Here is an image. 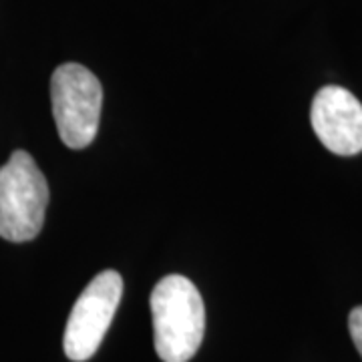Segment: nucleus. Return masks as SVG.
Listing matches in <instances>:
<instances>
[{"instance_id": "nucleus-1", "label": "nucleus", "mask_w": 362, "mask_h": 362, "mask_svg": "<svg viewBox=\"0 0 362 362\" xmlns=\"http://www.w3.org/2000/svg\"><path fill=\"white\" fill-rule=\"evenodd\" d=\"M153 342L163 362H187L206 334V306L195 284L180 274L161 278L149 298Z\"/></svg>"}, {"instance_id": "nucleus-2", "label": "nucleus", "mask_w": 362, "mask_h": 362, "mask_svg": "<svg viewBox=\"0 0 362 362\" xmlns=\"http://www.w3.org/2000/svg\"><path fill=\"white\" fill-rule=\"evenodd\" d=\"M49 183L30 153L14 151L0 168V238L21 244L42 230L49 207Z\"/></svg>"}, {"instance_id": "nucleus-3", "label": "nucleus", "mask_w": 362, "mask_h": 362, "mask_svg": "<svg viewBox=\"0 0 362 362\" xmlns=\"http://www.w3.org/2000/svg\"><path fill=\"white\" fill-rule=\"evenodd\" d=\"M51 103L61 141L69 149L89 147L101 121V81L78 63L57 66L51 77Z\"/></svg>"}, {"instance_id": "nucleus-4", "label": "nucleus", "mask_w": 362, "mask_h": 362, "mask_svg": "<svg viewBox=\"0 0 362 362\" xmlns=\"http://www.w3.org/2000/svg\"><path fill=\"white\" fill-rule=\"evenodd\" d=\"M123 294V278L115 270L97 274L81 292L69 314L63 346L69 361L85 362L99 350L113 322Z\"/></svg>"}, {"instance_id": "nucleus-5", "label": "nucleus", "mask_w": 362, "mask_h": 362, "mask_svg": "<svg viewBox=\"0 0 362 362\" xmlns=\"http://www.w3.org/2000/svg\"><path fill=\"white\" fill-rule=\"evenodd\" d=\"M310 121L324 147L342 157L362 151V103L350 90L328 85L314 95Z\"/></svg>"}, {"instance_id": "nucleus-6", "label": "nucleus", "mask_w": 362, "mask_h": 362, "mask_svg": "<svg viewBox=\"0 0 362 362\" xmlns=\"http://www.w3.org/2000/svg\"><path fill=\"white\" fill-rule=\"evenodd\" d=\"M349 328L352 342H354V346H356V350L361 352L362 356V306H356L354 310L350 312Z\"/></svg>"}]
</instances>
